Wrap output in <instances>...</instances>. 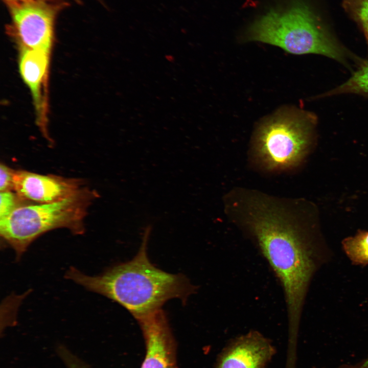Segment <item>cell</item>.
<instances>
[{
	"mask_svg": "<svg viewBox=\"0 0 368 368\" xmlns=\"http://www.w3.org/2000/svg\"><path fill=\"white\" fill-rule=\"evenodd\" d=\"M225 213L257 246L283 288L288 338L298 337L302 308L314 268L301 204L255 189L237 188L224 197Z\"/></svg>",
	"mask_w": 368,
	"mask_h": 368,
	"instance_id": "obj_1",
	"label": "cell"
},
{
	"mask_svg": "<svg viewBox=\"0 0 368 368\" xmlns=\"http://www.w3.org/2000/svg\"><path fill=\"white\" fill-rule=\"evenodd\" d=\"M149 235L147 229L137 254L131 260L97 276L85 275L71 267L66 278L118 303L136 320L162 309L170 300L178 298L186 303L196 287L183 274L166 272L150 262L147 249Z\"/></svg>",
	"mask_w": 368,
	"mask_h": 368,
	"instance_id": "obj_2",
	"label": "cell"
},
{
	"mask_svg": "<svg viewBox=\"0 0 368 368\" xmlns=\"http://www.w3.org/2000/svg\"><path fill=\"white\" fill-rule=\"evenodd\" d=\"M248 40L278 46L297 55L315 54L333 59L350 67L359 58L337 39L330 29L306 2L294 0L283 9H271L248 28Z\"/></svg>",
	"mask_w": 368,
	"mask_h": 368,
	"instance_id": "obj_3",
	"label": "cell"
},
{
	"mask_svg": "<svg viewBox=\"0 0 368 368\" xmlns=\"http://www.w3.org/2000/svg\"><path fill=\"white\" fill-rule=\"evenodd\" d=\"M317 122L315 114L298 109L281 110L265 119L253 135L252 164L268 172L293 169L307 151Z\"/></svg>",
	"mask_w": 368,
	"mask_h": 368,
	"instance_id": "obj_4",
	"label": "cell"
},
{
	"mask_svg": "<svg viewBox=\"0 0 368 368\" xmlns=\"http://www.w3.org/2000/svg\"><path fill=\"white\" fill-rule=\"evenodd\" d=\"M97 196L94 190L82 187L59 201L20 206L0 220L1 238L18 259L31 243L51 230L66 228L74 234H82L88 208Z\"/></svg>",
	"mask_w": 368,
	"mask_h": 368,
	"instance_id": "obj_5",
	"label": "cell"
},
{
	"mask_svg": "<svg viewBox=\"0 0 368 368\" xmlns=\"http://www.w3.org/2000/svg\"><path fill=\"white\" fill-rule=\"evenodd\" d=\"M67 4L65 1H34L8 5V30L20 50L51 52L56 16Z\"/></svg>",
	"mask_w": 368,
	"mask_h": 368,
	"instance_id": "obj_6",
	"label": "cell"
},
{
	"mask_svg": "<svg viewBox=\"0 0 368 368\" xmlns=\"http://www.w3.org/2000/svg\"><path fill=\"white\" fill-rule=\"evenodd\" d=\"M82 180L15 170L13 191L26 201L49 203L62 200L83 187Z\"/></svg>",
	"mask_w": 368,
	"mask_h": 368,
	"instance_id": "obj_7",
	"label": "cell"
},
{
	"mask_svg": "<svg viewBox=\"0 0 368 368\" xmlns=\"http://www.w3.org/2000/svg\"><path fill=\"white\" fill-rule=\"evenodd\" d=\"M137 321L146 347L141 368H176L175 340L162 309Z\"/></svg>",
	"mask_w": 368,
	"mask_h": 368,
	"instance_id": "obj_8",
	"label": "cell"
},
{
	"mask_svg": "<svg viewBox=\"0 0 368 368\" xmlns=\"http://www.w3.org/2000/svg\"><path fill=\"white\" fill-rule=\"evenodd\" d=\"M275 352L269 339L257 331H251L226 344L215 368H265Z\"/></svg>",
	"mask_w": 368,
	"mask_h": 368,
	"instance_id": "obj_9",
	"label": "cell"
},
{
	"mask_svg": "<svg viewBox=\"0 0 368 368\" xmlns=\"http://www.w3.org/2000/svg\"><path fill=\"white\" fill-rule=\"evenodd\" d=\"M19 67L22 78L33 96L40 122L44 130L45 102L42 89L47 82L50 52L43 50H20Z\"/></svg>",
	"mask_w": 368,
	"mask_h": 368,
	"instance_id": "obj_10",
	"label": "cell"
},
{
	"mask_svg": "<svg viewBox=\"0 0 368 368\" xmlns=\"http://www.w3.org/2000/svg\"><path fill=\"white\" fill-rule=\"evenodd\" d=\"M357 70L345 82L318 96L324 98L342 94H354L368 97V60L361 59Z\"/></svg>",
	"mask_w": 368,
	"mask_h": 368,
	"instance_id": "obj_11",
	"label": "cell"
},
{
	"mask_svg": "<svg viewBox=\"0 0 368 368\" xmlns=\"http://www.w3.org/2000/svg\"><path fill=\"white\" fill-rule=\"evenodd\" d=\"M342 244L344 252L354 264H368V232L359 231L355 236L344 239Z\"/></svg>",
	"mask_w": 368,
	"mask_h": 368,
	"instance_id": "obj_12",
	"label": "cell"
},
{
	"mask_svg": "<svg viewBox=\"0 0 368 368\" xmlns=\"http://www.w3.org/2000/svg\"><path fill=\"white\" fill-rule=\"evenodd\" d=\"M342 6L363 33L368 46V0H343Z\"/></svg>",
	"mask_w": 368,
	"mask_h": 368,
	"instance_id": "obj_13",
	"label": "cell"
},
{
	"mask_svg": "<svg viewBox=\"0 0 368 368\" xmlns=\"http://www.w3.org/2000/svg\"><path fill=\"white\" fill-rule=\"evenodd\" d=\"M0 200V220L7 217L17 208L27 205V201L12 191L1 192Z\"/></svg>",
	"mask_w": 368,
	"mask_h": 368,
	"instance_id": "obj_14",
	"label": "cell"
},
{
	"mask_svg": "<svg viewBox=\"0 0 368 368\" xmlns=\"http://www.w3.org/2000/svg\"><path fill=\"white\" fill-rule=\"evenodd\" d=\"M15 170L2 163L0 165V192L13 190V176Z\"/></svg>",
	"mask_w": 368,
	"mask_h": 368,
	"instance_id": "obj_15",
	"label": "cell"
},
{
	"mask_svg": "<svg viewBox=\"0 0 368 368\" xmlns=\"http://www.w3.org/2000/svg\"><path fill=\"white\" fill-rule=\"evenodd\" d=\"M313 368L317 367H314ZM339 368H368V358L356 364H344Z\"/></svg>",
	"mask_w": 368,
	"mask_h": 368,
	"instance_id": "obj_16",
	"label": "cell"
},
{
	"mask_svg": "<svg viewBox=\"0 0 368 368\" xmlns=\"http://www.w3.org/2000/svg\"><path fill=\"white\" fill-rule=\"evenodd\" d=\"M7 6L12 4H16L19 3H22L26 2H34V1H65L66 0H4Z\"/></svg>",
	"mask_w": 368,
	"mask_h": 368,
	"instance_id": "obj_17",
	"label": "cell"
},
{
	"mask_svg": "<svg viewBox=\"0 0 368 368\" xmlns=\"http://www.w3.org/2000/svg\"><path fill=\"white\" fill-rule=\"evenodd\" d=\"M71 368H90V366L86 362H79L73 365Z\"/></svg>",
	"mask_w": 368,
	"mask_h": 368,
	"instance_id": "obj_18",
	"label": "cell"
}]
</instances>
